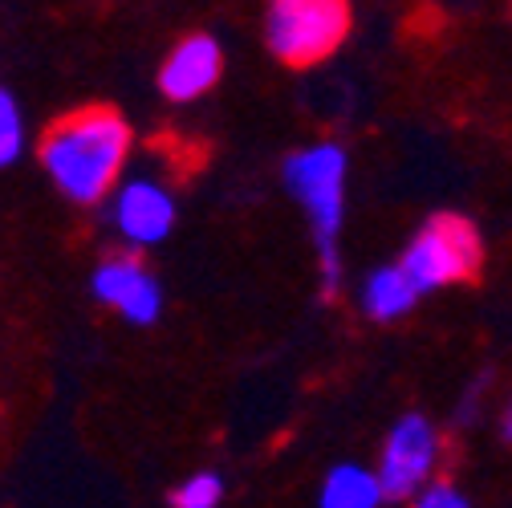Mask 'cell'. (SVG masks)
I'll return each mask as SVG.
<instances>
[{
    "instance_id": "1",
    "label": "cell",
    "mask_w": 512,
    "mask_h": 508,
    "mask_svg": "<svg viewBox=\"0 0 512 508\" xmlns=\"http://www.w3.org/2000/svg\"><path fill=\"white\" fill-rule=\"evenodd\" d=\"M135 131L114 106H82L61 114L37 143L41 171L78 208L106 204L131 175Z\"/></svg>"
},
{
    "instance_id": "2",
    "label": "cell",
    "mask_w": 512,
    "mask_h": 508,
    "mask_svg": "<svg viewBox=\"0 0 512 508\" xmlns=\"http://www.w3.org/2000/svg\"><path fill=\"white\" fill-rule=\"evenodd\" d=\"M285 187L289 196L301 204L309 228H313V244H317V261H322V281L326 293H338L342 285V224H346V175H350V159L338 143H313L301 147L285 159Z\"/></svg>"
},
{
    "instance_id": "3",
    "label": "cell",
    "mask_w": 512,
    "mask_h": 508,
    "mask_svg": "<svg viewBox=\"0 0 512 508\" xmlns=\"http://www.w3.org/2000/svg\"><path fill=\"white\" fill-rule=\"evenodd\" d=\"M350 0H265V45L277 61L309 70L350 37Z\"/></svg>"
},
{
    "instance_id": "4",
    "label": "cell",
    "mask_w": 512,
    "mask_h": 508,
    "mask_svg": "<svg viewBox=\"0 0 512 508\" xmlns=\"http://www.w3.org/2000/svg\"><path fill=\"white\" fill-rule=\"evenodd\" d=\"M399 265L415 281L419 293L464 285V281H476L484 269V240H480L472 220L443 212V216H431L415 232V240L407 244Z\"/></svg>"
},
{
    "instance_id": "5",
    "label": "cell",
    "mask_w": 512,
    "mask_h": 508,
    "mask_svg": "<svg viewBox=\"0 0 512 508\" xmlns=\"http://www.w3.org/2000/svg\"><path fill=\"white\" fill-rule=\"evenodd\" d=\"M106 220L122 240V248L143 257L147 248L163 244L175 232V220H179L175 187L155 171H131L106 200Z\"/></svg>"
},
{
    "instance_id": "6",
    "label": "cell",
    "mask_w": 512,
    "mask_h": 508,
    "mask_svg": "<svg viewBox=\"0 0 512 508\" xmlns=\"http://www.w3.org/2000/svg\"><path fill=\"white\" fill-rule=\"evenodd\" d=\"M439 431L427 415H403L387 439H382L378 452V480L387 488V500H415L427 484H435V468H439Z\"/></svg>"
},
{
    "instance_id": "7",
    "label": "cell",
    "mask_w": 512,
    "mask_h": 508,
    "mask_svg": "<svg viewBox=\"0 0 512 508\" xmlns=\"http://www.w3.org/2000/svg\"><path fill=\"white\" fill-rule=\"evenodd\" d=\"M90 293L102 309L118 313L126 326H155L163 317V285L139 252H110L90 273Z\"/></svg>"
},
{
    "instance_id": "8",
    "label": "cell",
    "mask_w": 512,
    "mask_h": 508,
    "mask_svg": "<svg viewBox=\"0 0 512 508\" xmlns=\"http://www.w3.org/2000/svg\"><path fill=\"white\" fill-rule=\"evenodd\" d=\"M224 74V49L212 33H191L183 37L159 66V90L167 102L187 106V102H200L204 94L216 90Z\"/></svg>"
},
{
    "instance_id": "9",
    "label": "cell",
    "mask_w": 512,
    "mask_h": 508,
    "mask_svg": "<svg viewBox=\"0 0 512 508\" xmlns=\"http://www.w3.org/2000/svg\"><path fill=\"white\" fill-rule=\"evenodd\" d=\"M419 297L423 293L415 289V281L403 273L399 261L374 269L358 289V305H362V313L370 317V322H399V317H407L415 309Z\"/></svg>"
},
{
    "instance_id": "10",
    "label": "cell",
    "mask_w": 512,
    "mask_h": 508,
    "mask_svg": "<svg viewBox=\"0 0 512 508\" xmlns=\"http://www.w3.org/2000/svg\"><path fill=\"white\" fill-rule=\"evenodd\" d=\"M387 504V488H382L374 468L362 464H338L322 480L317 492V508H382Z\"/></svg>"
},
{
    "instance_id": "11",
    "label": "cell",
    "mask_w": 512,
    "mask_h": 508,
    "mask_svg": "<svg viewBox=\"0 0 512 508\" xmlns=\"http://www.w3.org/2000/svg\"><path fill=\"white\" fill-rule=\"evenodd\" d=\"M29 147V126L17 94L9 86H0V171L13 167Z\"/></svg>"
},
{
    "instance_id": "12",
    "label": "cell",
    "mask_w": 512,
    "mask_h": 508,
    "mask_svg": "<svg viewBox=\"0 0 512 508\" xmlns=\"http://www.w3.org/2000/svg\"><path fill=\"white\" fill-rule=\"evenodd\" d=\"M224 476L220 472H208V468H200V472H191V476H183L175 488H171V508H220L224 504Z\"/></svg>"
},
{
    "instance_id": "13",
    "label": "cell",
    "mask_w": 512,
    "mask_h": 508,
    "mask_svg": "<svg viewBox=\"0 0 512 508\" xmlns=\"http://www.w3.org/2000/svg\"><path fill=\"white\" fill-rule=\"evenodd\" d=\"M411 508H472V504H468V496H464V492H456L452 484L435 480V484H427V488L411 500Z\"/></svg>"
},
{
    "instance_id": "14",
    "label": "cell",
    "mask_w": 512,
    "mask_h": 508,
    "mask_svg": "<svg viewBox=\"0 0 512 508\" xmlns=\"http://www.w3.org/2000/svg\"><path fill=\"white\" fill-rule=\"evenodd\" d=\"M504 439L512 443V407H508V415H504Z\"/></svg>"
}]
</instances>
